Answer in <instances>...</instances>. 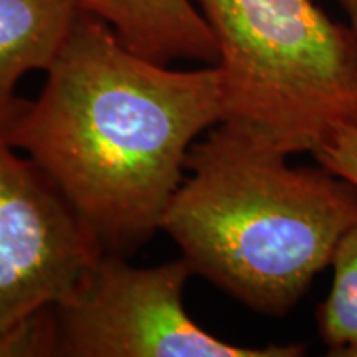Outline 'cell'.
I'll list each match as a JSON object with an SVG mask.
<instances>
[{
    "instance_id": "8fae6325",
    "label": "cell",
    "mask_w": 357,
    "mask_h": 357,
    "mask_svg": "<svg viewBox=\"0 0 357 357\" xmlns=\"http://www.w3.org/2000/svg\"><path fill=\"white\" fill-rule=\"evenodd\" d=\"M349 357H357V349H354V351H352L351 352V356Z\"/></svg>"
},
{
    "instance_id": "30bf717a",
    "label": "cell",
    "mask_w": 357,
    "mask_h": 357,
    "mask_svg": "<svg viewBox=\"0 0 357 357\" xmlns=\"http://www.w3.org/2000/svg\"><path fill=\"white\" fill-rule=\"evenodd\" d=\"M347 17V25L357 38V0H337Z\"/></svg>"
},
{
    "instance_id": "3957f363",
    "label": "cell",
    "mask_w": 357,
    "mask_h": 357,
    "mask_svg": "<svg viewBox=\"0 0 357 357\" xmlns=\"http://www.w3.org/2000/svg\"><path fill=\"white\" fill-rule=\"evenodd\" d=\"M215 38L223 121L288 154L357 128V38L312 0H194Z\"/></svg>"
},
{
    "instance_id": "7a4b0ae2",
    "label": "cell",
    "mask_w": 357,
    "mask_h": 357,
    "mask_svg": "<svg viewBox=\"0 0 357 357\" xmlns=\"http://www.w3.org/2000/svg\"><path fill=\"white\" fill-rule=\"evenodd\" d=\"M289 155L253 129L215 124L190 147V176L160 225L194 273L266 316L303 300L357 220V185Z\"/></svg>"
},
{
    "instance_id": "52a82bcc",
    "label": "cell",
    "mask_w": 357,
    "mask_h": 357,
    "mask_svg": "<svg viewBox=\"0 0 357 357\" xmlns=\"http://www.w3.org/2000/svg\"><path fill=\"white\" fill-rule=\"evenodd\" d=\"M82 10L77 0H0V108L26 73L50 68Z\"/></svg>"
},
{
    "instance_id": "ba28073f",
    "label": "cell",
    "mask_w": 357,
    "mask_h": 357,
    "mask_svg": "<svg viewBox=\"0 0 357 357\" xmlns=\"http://www.w3.org/2000/svg\"><path fill=\"white\" fill-rule=\"evenodd\" d=\"M333 288L318 310V329L328 354L349 357L357 349V220L334 248Z\"/></svg>"
},
{
    "instance_id": "9c48e42d",
    "label": "cell",
    "mask_w": 357,
    "mask_h": 357,
    "mask_svg": "<svg viewBox=\"0 0 357 357\" xmlns=\"http://www.w3.org/2000/svg\"><path fill=\"white\" fill-rule=\"evenodd\" d=\"M316 162L357 185V128L341 126L311 153Z\"/></svg>"
},
{
    "instance_id": "5b68a950",
    "label": "cell",
    "mask_w": 357,
    "mask_h": 357,
    "mask_svg": "<svg viewBox=\"0 0 357 357\" xmlns=\"http://www.w3.org/2000/svg\"><path fill=\"white\" fill-rule=\"evenodd\" d=\"M185 258L139 268L102 253L66 301L53 310L56 356L298 357L300 344L243 347L207 333L187 314Z\"/></svg>"
},
{
    "instance_id": "277c9868",
    "label": "cell",
    "mask_w": 357,
    "mask_h": 357,
    "mask_svg": "<svg viewBox=\"0 0 357 357\" xmlns=\"http://www.w3.org/2000/svg\"><path fill=\"white\" fill-rule=\"evenodd\" d=\"M13 105L0 108V357L48 356L52 311L105 252L47 172L8 141Z\"/></svg>"
},
{
    "instance_id": "6da1fadb",
    "label": "cell",
    "mask_w": 357,
    "mask_h": 357,
    "mask_svg": "<svg viewBox=\"0 0 357 357\" xmlns=\"http://www.w3.org/2000/svg\"><path fill=\"white\" fill-rule=\"evenodd\" d=\"M222 121L215 65L169 68L82 10L40 96L15 101L6 132L63 192L102 252L124 255L160 230L190 147Z\"/></svg>"
},
{
    "instance_id": "8992f818",
    "label": "cell",
    "mask_w": 357,
    "mask_h": 357,
    "mask_svg": "<svg viewBox=\"0 0 357 357\" xmlns=\"http://www.w3.org/2000/svg\"><path fill=\"white\" fill-rule=\"evenodd\" d=\"M139 55L217 65L215 38L194 0H77Z\"/></svg>"
}]
</instances>
